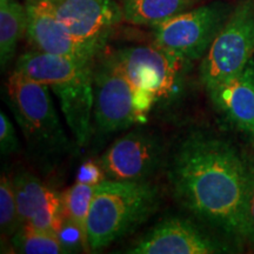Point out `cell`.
Segmentation results:
<instances>
[{
	"mask_svg": "<svg viewBox=\"0 0 254 254\" xmlns=\"http://www.w3.org/2000/svg\"><path fill=\"white\" fill-rule=\"evenodd\" d=\"M178 204L200 221L241 241L250 161L230 142L193 133L166 160Z\"/></svg>",
	"mask_w": 254,
	"mask_h": 254,
	"instance_id": "6da1fadb",
	"label": "cell"
},
{
	"mask_svg": "<svg viewBox=\"0 0 254 254\" xmlns=\"http://www.w3.org/2000/svg\"><path fill=\"white\" fill-rule=\"evenodd\" d=\"M160 201V189L151 180L98 183L87 221L90 252L131 234L158 211Z\"/></svg>",
	"mask_w": 254,
	"mask_h": 254,
	"instance_id": "7a4b0ae2",
	"label": "cell"
},
{
	"mask_svg": "<svg viewBox=\"0 0 254 254\" xmlns=\"http://www.w3.org/2000/svg\"><path fill=\"white\" fill-rule=\"evenodd\" d=\"M6 88V101L34 153L60 155L69 151L71 142L55 109L50 86L13 72Z\"/></svg>",
	"mask_w": 254,
	"mask_h": 254,
	"instance_id": "3957f363",
	"label": "cell"
},
{
	"mask_svg": "<svg viewBox=\"0 0 254 254\" xmlns=\"http://www.w3.org/2000/svg\"><path fill=\"white\" fill-rule=\"evenodd\" d=\"M150 109L112 56L94 63L93 133L103 136L129 128L145 120Z\"/></svg>",
	"mask_w": 254,
	"mask_h": 254,
	"instance_id": "277c9868",
	"label": "cell"
},
{
	"mask_svg": "<svg viewBox=\"0 0 254 254\" xmlns=\"http://www.w3.org/2000/svg\"><path fill=\"white\" fill-rule=\"evenodd\" d=\"M254 57V0H241L200 64L207 91L233 78Z\"/></svg>",
	"mask_w": 254,
	"mask_h": 254,
	"instance_id": "5b68a950",
	"label": "cell"
},
{
	"mask_svg": "<svg viewBox=\"0 0 254 254\" xmlns=\"http://www.w3.org/2000/svg\"><path fill=\"white\" fill-rule=\"evenodd\" d=\"M231 13L222 2L189 9L154 26L153 43L183 63L202 59Z\"/></svg>",
	"mask_w": 254,
	"mask_h": 254,
	"instance_id": "8992f818",
	"label": "cell"
},
{
	"mask_svg": "<svg viewBox=\"0 0 254 254\" xmlns=\"http://www.w3.org/2000/svg\"><path fill=\"white\" fill-rule=\"evenodd\" d=\"M165 164V146L160 136L146 128H134L114 140L101 154L99 167L106 179L145 182Z\"/></svg>",
	"mask_w": 254,
	"mask_h": 254,
	"instance_id": "52a82bcc",
	"label": "cell"
},
{
	"mask_svg": "<svg viewBox=\"0 0 254 254\" xmlns=\"http://www.w3.org/2000/svg\"><path fill=\"white\" fill-rule=\"evenodd\" d=\"M46 7L72 36L104 49L111 33L124 20L114 0H34Z\"/></svg>",
	"mask_w": 254,
	"mask_h": 254,
	"instance_id": "ba28073f",
	"label": "cell"
},
{
	"mask_svg": "<svg viewBox=\"0 0 254 254\" xmlns=\"http://www.w3.org/2000/svg\"><path fill=\"white\" fill-rule=\"evenodd\" d=\"M111 56L150 106L155 99L172 92L177 79V65L183 63L154 44L125 47Z\"/></svg>",
	"mask_w": 254,
	"mask_h": 254,
	"instance_id": "9c48e42d",
	"label": "cell"
},
{
	"mask_svg": "<svg viewBox=\"0 0 254 254\" xmlns=\"http://www.w3.org/2000/svg\"><path fill=\"white\" fill-rule=\"evenodd\" d=\"M230 246L189 219L161 220L125 252L129 254H215L230 252Z\"/></svg>",
	"mask_w": 254,
	"mask_h": 254,
	"instance_id": "30bf717a",
	"label": "cell"
},
{
	"mask_svg": "<svg viewBox=\"0 0 254 254\" xmlns=\"http://www.w3.org/2000/svg\"><path fill=\"white\" fill-rule=\"evenodd\" d=\"M20 227L60 234L63 225V195L47 187L27 171L12 177Z\"/></svg>",
	"mask_w": 254,
	"mask_h": 254,
	"instance_id": "8fae6325",
	"label": "cell"
},
{
	"mask_svg": "<svg viewBox=\"0 0 254 254\" xmlns=\"http://www.w3.org/2000/svg\"><path fill=\"white\" fill-rule=\"evenodd\" d=\"M26 38L34 50L94 63L103 49L84 43L72 36L46 7L26 0Z\"/></svg>",
	"mask_w": 254,
	"mask_h": 254,
	"instance_id": "7c38bea8",
	"label": "cell"
},
{
	"mask_svg": "<svg viewBox=\"0 0 254 254\" xmlns=\"http://www.w3.org/2000/svg\"><path fill=\"white\" fill-rule=\"evenodd\" d=\"M208 93L228 122L254 139V57L243 71Z\"/></svg>",
	"mask_w": 254,
	"mask_h": 254,
	"instance_id": "4fadbf2b",
	"label": "cell"
},
{
	"mask_svg": "<svg viewBox=\"0 0 254 254\" xmlns=\"http://www.w3.org/2000/svg\"><path fill=\"white\" fill-rule=\"evenodd\" d=\"M94 63L34 50L19 57L13 72L51 87L78 80L90 74L93 71Z\"/></svg>",
	"mask_w": 254,
	"mask_h": 254,
	"instance_id": "5bb4252c",
	"label": "cell"
},
{
	"mask_svg": "<svg viewBox=\"0 0 254 254\" xmlns=\"http://www.w3.org/2000/svg\"><path fill=\"white\" fill-rule=\"evenodd\" d=\"M59 99L64 118L78 146H85L93 133V71L78 80L51 86Z\"/></svg>",
	"mask_w": 254,
	"mask_h": 254,
	"instance_id": "9a60e30c",
	"label": "cell"
},
{
	"mask_svg": "<svg viewBox=\"0 0 254 254\" xmlns=\"http://www.w3.org/2000/svg\"><path fill=\"white\" fill-rule=\"evenodd\" d=\"M195 0H122L124 20L133 25L157 26L189 11Z\"/></svg>",
	"mask_w": 254,
	"mask_h": 254,
	"instance_id": "2e32d148",
	"label": "cell"
},
{
	"mask_svg": "<svg viewBox=\"0 0 254 254\" xmlns=\"http://www.w3.org/2000/svg\"><path fill=\"white\" fill-rule=\"evenodd\" d=\"M26 5L18 0H0V65L5 71L13 60L19 41L26 36Z\"/></svg>",
	"mask_w": 254,
	"mask_h": 254,
	"instance_id": "e0dca14e",
	"label": "cell"
},
{
	"mask_svg": "<svg viewBox=\"0 0 254 254\" xmlns=\"http://www.w3.org/2000/svg\"><path fill=\"white\" fill-rule=\"evenodd\" d=\"M98 183H77L69 187L63 194L64 214L78 233L81 245L87 252H90L87 238V221Z\"/></svg>",
	"mask_w": 254,
	"mask_h": 254,
	"instance_id": "ac0fdd59",
	"label": "cell"
},
{
	"mask_svg": "<svg viewBox=\"0 0 254 254\" xmlns=\"http://www.w3.org/2000/svg\"><path fill=\"white\" fill-rule=\"evenodd\" d=\"M18 253L66 254L69 249L63 243L60 234L47 233L30 227H20L11 238Z\"/></svg>",
	"mask_w": 254,
	"mask_h": 254,
	"instance_id": "d6986e66",
	"label": "cell"
},
{
	"mask_svg": "<svg viewBox=\"0 0 254 254\" xmlns=\"http://www.w3.org/2000/svg\"><path fill=\"white\" fill-rule=\"evenodd\" d=\"M19 228L20 222L12 178L2 174L0 179V230L2 237L12 238Z\"/></svg>",
	"mask_w": 254,
	"mask_h": 254,
	"instance_id": "ffe728a7",
	"label": "cell"
},
{
	"mask_svg": "<svg viewBox=\"0 0 254 254\" xmlns=\"http://www.w3.org/2000/svg\"><path fill=\"white\" fill-rule=\"evenodd\" d=\"M241 241L254 246V161H250L249 183L244 205Z\"/></svg>",
	"mask_w": 254,
	"mask_h": 254,
	"instance_id": "44dd1931",
	"label": "cell"
},
{
	"mask_svg": "<svg viewBox=\"0 0 254 254\" xmlns=\"http://www.w3.org/2000/svg\"><path fill=\"white\" fill-rule=\"evenodd\" d=\"M19 151V140L13 124L8 117L0 112V152L1 155H9Z\"/></svg>",
	"mask_w": 254,
	"mask_h": 254,
	"instance_id": "7402d4cb",
	"label": "cell"
}]
</instances>
